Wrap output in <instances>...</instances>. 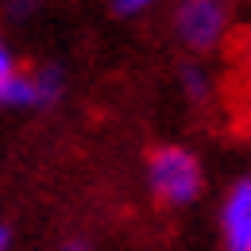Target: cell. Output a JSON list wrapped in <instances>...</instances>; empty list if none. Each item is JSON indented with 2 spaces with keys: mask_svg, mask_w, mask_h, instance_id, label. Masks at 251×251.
I'll return each instance as SVG.
<instances>
[{
  "mask_svg": "<svg viewBox=\"0 0 251 251\" xmlns=\"http://www.w3.org/2000/svg\"><path fill=\"white\" fill-rule=\"evenodd\" d=\"M62 97V74L58 70H16L0 93V104L8 108H43Z\"/></svg>",
  "mask_w": 251,
  "mask_h": 251,
  "instance_id": "cell-3",
  "label": "cell"
},
{
  "mask_svg": "<svg viewBox=\"0 0 251 251\" xmlns=\"http://www.w3.org/2000/svg\"><path fill=\"white\" fill-rule=\"evenodd\" d=\"M220 236L228 251H251V182L240 178L220 209Z\"/></svg>",
  "mask_w": 251,
  "mask_h": 251,
  "instance_id": "cell-4",
  "label": "cell"
},
{
  "mask_svg": "<svg viewBox=\"0 0 251 251\" xmlns=\"http://www.w3.org/2000/svg\"><path fill=\"white\" fill-rule=\"evenodd\" d=\"M228 31V4L224 0H186L178 8V35L193 50H213Z\"/></svg>",
  "mask_w": 251,
  "mask_h": 251,
  "instance_id": "cell-2",
  "label": "cell"
},
{
  "mask_svg": "<svg viewBox=\"0 0 251 251\" xmlns=\"http://www.w3.org/2000/svg\"><path fill=\"white\" fill-rule=\"evenodd\" d=\"M182 85H186V93L193 97V100H201V97L209 93V81H205V74H201V70H193V66H189V70H182Z\"/></svg>",
  "mask_w": 251,
  "mask_h": 251,
  "instance_id": "cell-5",
  "label": "cell"
},
{
  "mask_svg": "<svg viewBox=\"0 0 251 251\" xmlns=\"http://www.w3.org/2000/svg\"><path fill=\"white\" fill-rule=\"evenodd\" d=\"M147 182H151V193L162 205L182 209V205L201 197L205 174H201V162H197L193 151H186V147H158V151H151V162H147Z\"/></svg>",
  "mask_w": 251,
  "mask_h": 251,
  "instance_id": "cell-1",
  "label": "cell"
},
{
  "mask_svg": "<svg viewBox=\"0 0 251 251\" xmlns=\"http://www.w3.org/2000/svg\"><path fill=\"white\" fill-rule=\"evenodd\" d=\"M155 0H112V8L120 12V16H139V12H147Z\"/></svg>",
  "mask_w": 251,
  "mask_h": 251,
  "instance_id": "cell-6",
  "label": "cell"
},
{
  "mask_svg": "<svg viewBox=\"0 0 251 251\" xmlns=\"http://www.w3.org/2000/svg\"><path fill=\"white\" fill-rule=\"evenodd\" d=\"M0 251H8V228H0Z\"/></svg>",
  "mask_w": 251,
  "mask_h": 251,
  "instance_id": "cell-8",
  "label": "cell"
},
{
  "mask_svg": "<svg viewBox=\"0 0 251 251\" xmlns=\"http://www.w3.org/2000/svg\"><path fill=\"white\" fill-rule=\"evenodd\" d=\"M66 251H89V248H85V244H70Z\"/></svg>",
  "mask_w": 251,
  "mask_h": 251,
  "instance_id": "cell-9",
  "label": "cell"
},
{
  "mask_svg": "<svg viewBox=\"0 0 251 251\" xmlns=\"http://www.w3.org/2000/svg\"><path fill=\"white\" fill-rule=\"evenodd\" d=\"M12 74H16V58H12V50L0 43V93H4V85H8Z\"/></svg>",
  "mask_w": 251,
  "mask_h": 251,
  "instance_id": "cell-7",
  "label": "cell"
}]
</instances>
